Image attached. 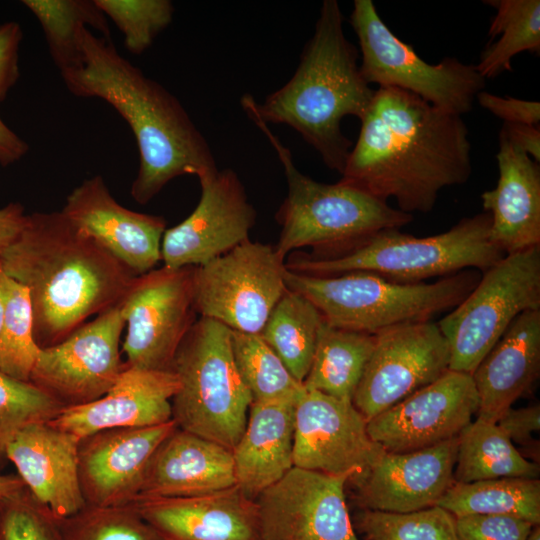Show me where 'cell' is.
<instances>
[{
	"label": "cell",
	"instance_id": "6da1fadb",
	"mask_svg": "<svg viewBox=\"0 0 540 540\" xmlns=\"http://www.w3.org/2000/svg\"><path fill=\"white\" fill-rule=\"evenodd\" d=\"M360 121L340 180L381 200L394 199L402 212H430L442 189L464 184L472 174L461 115L410 92L379 87Z\"/></svg>",
	"mask_w": 540,
	"mask_h": 540
},
{
	"label": "cell",
	"instance_id": "7a4b0ae2",
	"mask_svg": "<svg viewBox=\"0 0 540 540\" xmlns=\"http://www.w3.org/2000/svg\"><path fill=\"white\" fill-rule=\"evenodd\" d=\"M80 61L61 75L78 97L99 98L130 127L139 152L132 198L146 204L176 177L197 178L218 170L210 146L180 101L125 59L111 39L84 27Z\"/></svg>",
	"mask_w": 540,
	"mask_h": 540
},
{
	"label": "cell",
	"instance_id": "3957f363",
	"mask_svg": "<svg viewBox=\"0 0 540 540\" xmlns=\"http://www.w3.org/2000/svg\"><path fill=\"white\" fill-rule=\"evenodd\" d=\"M0 266L28 289L40 348L120 304L135 278L61 211L27 214L19 235L0 251Z\"/></svg>",
	"mask_w": 540,
	"mask_h": 540
},
{
	"label": "cell",
	"instance_id": "277c9868",
	"mask_svg": "<svg viewBox=\"0 0 540 540\" xmlns=\"http://www.w3.org/2000/svg\"><path fill=\"white\" fill-rule=\"evenodd\" d=\"M343 22L337 0H324L291 79L263 103L247 93L240 100L266 124L293 128L340 174L352 148L341 121L346 116L360 120L375 93L360 72L358 50L347 39Z\"/></svg>",
	"mask_w": 540,
	"mask_h": 540
},
{
	"label": "cell",
	"instance_id": "5b68a950",
	"mask_svg": "<svg viewBox=\"0 0 540 540\" xmlns=\"http://www.w3.org/2000/svg\"><path fill=\"white\" fill-rule=\"evenodd\" d=\"M490 226L491 216L484 211L427 237L386 229L335 251L300 255L285 266L314 276L366 271L403 283L424 282L466 269L484 272L505 256L491 241Z\"/></svg>",
	"mask_w": 540,
	"mask_h": 540
},
{
	"label": "cell",
	"instance_id": "8992f818",
	"mask_svg": "<svg viewBox=\"0 0 540 540\" xmlns=\"http://www.w3.org/2000/svg\"><path fill=\"white\" fill-rule=\"evenodd\" d=\"M482 272L466 269L432 283H403L366 271L314 276L286 268L285 284L306 297L334 328L376 335L399 325L431 321L473 290Z\"/></svg>",
	"mask_w": 540,
	"mask_h": 540
},
{
	"label": "cell",
	"instance_id": "52a82bcc",
	"mask_svg": "<svg viewBox=\"0 0 540 540\" xmlns=\"http://www.w3.org/2000/svg\"><path fill=\"white\" fill-rule=\"evenodd\" d=\"M241 106L265 134L284 169L288 192L276 213L281 232L275 246L284 261L297 248L308 246L327 253L381 230L400 229L413 220V215L354 185L341 180L326 184L304 175L268 124L252 109Z\"/></svg>",
	"mask_w": 540,
	"mask_h": 540
},
{
	"label": "cell",
	"instance_id": "ba28073f",
	"mask_svg": "<svg viewBox=\"0 0 540 540\" xmlns=\"http://www.w3.org/2000/svg\"><path fill=\"white\" fill-rule=\"evenodd\" d=\"M171 370L180 382L171 402L177 427L232 450L253 399L234 360L231 329L200 317L178 347Z\"/></svg>",
	"mask_w": 540,
	"mask_h": 540
},
{
	"label": "cell",
	"instance_id": "9c48e42d",
	"mask_svg": "<svg viewBox=\"0 0 540 540\" xmlns=\"http://www.w3.org/2000/svg\"><path fill=\"white\" fill-rule=\"evenodd\" d=\"M349 22L361 51L360 72L369 85L410 92L440 110L461 116L472 109L486 85L475 65L455 57L437 64L426 62L389 29L372 0H355Z\"/></svg>",
	"mask_w": 540,
	"mask_h": 540
},
{
	"label": "cell",
	"instance_id": "30bf717a",
	"mask_svg": "<svg viewBox=\"0 0 540 540\" xmlns=\"http://www.w3.org/2000/svg\"><path fill=\"white\" fill-rule=\"evenodd\" d=\"M540 309V246L505 255L482 272L473 290L439 322L449 370L472 375L514 319Z\"/></svg>",
	"mask_w": 540,
	"mask_h": 540
},
{
	"label": "cell",
	"instance_id": "8fae6325",
	"mask_svg": "<svg viewBox=\"0 0 540 540\" xmlns=\"http://www.w3.org/2000/svg\"><path fill=\"white\" fill-rule=\"evenodd\" d=\"M275 246L250 239L194 270V308L233 331L260 334L286 290Z\"/></svg>",
	"mask_w": 540,
	"mask_h": 540
},
{
	"label": "cell",
	"instance_id": "7c38bea8",
	"mask_svg": "<svg viewBox=\"0 0 540 540\" xmlns=\"http://www.w3.org/2000/svg\"><path fill=\"white\" fill-rule=\"evenodd\" d=\"M195 266L163 265L135 276L121 301L125 366L169 371L195 319ZM172 371V370H171Z\"/></svg>",
	"mask_w": 540,
	"mask_h": 540
},
{
	"label": "cell",
	"instance_id": "4fadbf2b",
	"mask_svg": "<svg viewBox=\"0 0 540 540\" xmlns=\"http://www.w3.org/2000/svg\"><path fill=\"white\" fill-rule=\"evenodd\" d=\"M360 473L327 474L292 467L255 499L261 540H361L345 488Z\"/></svg>",
	"mask_w": 540,
	"mask_h": 540
},
{
	"label": "cell",
	"instance_id": "5bb4252c",
	"mask_svg": "<svg viewBox=\"0 0 540 540\" xmlns=\"http://www.w3.org/2000/svg\"><path fill=\"white\" fill-rule=\"evenodd\" d=\"M125 325L120 303L85 322L63 341L40 348L30 382L64 407L102 397L126 367L119 348Z\"/></svg>",
	"mask_w": 540,
	"mask_h": 540
},
{
	"label": "cell",
	"instance_id": "9a60e30c",
	"mask_svg": "<svg viewBox=\"0 0 540 540\" xmlns=\"http://www.w3.org/2000/svg\"><path fill=\"white\" fill-rule=\"evenodd\" d=\"M448 341L437 323L416 322L375 335V345L353 396L369 420L449 370Z\"/></svg>",
	"mask_w": 540,
	"mask_h": 540
},
{
	"label": "cell",
	"instance_id": "2e32d148",
	"mask_svg": "<svg viewBox=\"0 0 540 540\" xmlns=\"http://www.w3.org/2000/svg\"><path fill=\"white\" fill-rule=\"evenodd\" d=\"M198 179L201 197L196 208L162 237L166 267L205 264L248 240L256 223V210L235 171L218 169Z\"/></svg>",
	"mask_w": 540,
	"mask_h": 540
},
{
	"label": "cell",
	"instance_id": "e0dca14e",
	"mask_svg": "<svg viewBox=\"0 0 540 540\" xmlns=\"http://www.w3.org/2000/svg\"><path fill=\"white\" fill-rule=\"evenodd\" d=\"M367 423L352 401L303 386L295 405L294 466L327 474L365 472L386 453Z\"/></svg>",
	"mask_w": 540,
	"mask_h": 540
},
{
	"label": "cell",
	"instance_id": "ac0fdd59",
	"mask_svg": "<svg viewBox=\"0 0 540 540\" xmlns=\"http://www.w3.org/2000/svg\"><path fill=\"white\" fill-rule=\"evenodd\" d=\"M478 408L472 376L448 370L369 419L367 431L386 452L418 450L457 437Z\"/></svg>",
	"mask_w": 540,
	"mask_h": 540
},
{
	"label": "cell",
	"instance_id": "d6986e66",
	"mask_svg": "<svg viewBox=\"0 0 540 540\" xmlns=\"http://www.w3.org/2000/svg\"><path fill=\"white\" fill-rule=\"evenodd\" d=\"M61 212L135 276L153 270L161 260L165 219L122 206L100 175L85 179L74 188Z\"/></svg>",
	"mask_w": 540,
	"mask_h": 540
},
{
	"label": "cell",
	"instance_id": "ffe728a7",
	"mask_svg": "<svg viewBox=\"0 0 540 540\" xmlns=\"http://www.w3.org/2000/svg\"><path fill=\"white\" fill-rule=\"evenodd\" d=\"M176 428L171 420L150 427L104 430L82 439L79 477L86 505L104 508L133 503L154 453Z\"/></svg>",
	"mask_w": 540,
	"mask_h": 540
},
{
	"label": "cell",
	"instance_id": "44dd1931",
	"mask_svg": "<svg viewBox=\"0 0 540 540\" xmlns=\"http://www.w3.org/2000/svg\"><path fill=\"white\" fill-rule=\"evenodd\" d=\"M458 436L413 451L386 452L352 477L360 509L408 513L436 506L454 482Z\"/></svg>",
	"mask_w": 540,
	"mask_h": 540
},
{
	"label": "cell",
	"instance_id": "7402d4cb",
	"mask_svg": "<svg viewBox=\"0 0 540 540\" xmlns=\"http://www.w3.org/2000/svg\"><path fill=\"white\" fill-rule=\"evenodd\" d=\"M81 440L50 422L22 428L7 447V460L33 500L55 520L86 507L79 477Z\"/></svg>",
	"mask_w": 540,
	"mask_h": 540
},
{
	"label": "cell",
	"instance_id": "603a6c76",
	"mask_svg": "<svg viewBox=\"0 0 540 540\" xmlns=\"http://www.w3.org/2000/svg\"><path fill=\"white\" fill-rule=\"evenodd\" d=\"M179 387L171 370L126 366L102 397L64 407L50 423L80 440L109 429L160 425L172 420L171 402Z\"/></svg>",
	"mask_w": 540,
	"mask_h": 540
},
{
	"label": "cell",
	"instance_id": "cb8c5ba5",
	"mask_svg": "<svg viewBox=\"0 0 540 540\" xmlns=\"http://www.w3.org/2000/svg\"><path fill=\"white\" fill-rule=\"evenodd\" d=\"M131 505L164 540H261L257 505L236 485L185 497H142Z\"/></svg>",
	"mask_w": 540,
	"mask_h": 540
},
{
	"label": "cell",
	"instance_id": "d4e9b609",
	"mask_svg": "<svg viewBox=\"0 0 540 540\" xmlns=\"http://www.w3.org/2000/svg\"><path fill=\"white\" fill-rule=\"evenodd\" d=\"M499 178L482 193L491 216L490 238L504 254L540 246V166L502 132L496 154Z\"/></svg>",
	"mask_w": 540,
	"mask_h": 540
},
{
	"label": "cell",
	"instance_id": "484cf974",
	"mask_svg": "<svg viewBox=\"0 0 540 540\" xmlns=\"http://www.w3.org/2000/svg\"><path fill=\"white\" fill-rule=\"evenodd\" d=\"M540 375V309L518 315L472 373L479 418L496 423Z\"/></svg>",
	"mask_w": 540,
	"mask_h": 540
},
{
	"label": "cell",
	"instance_id": "4316f807",
	"mask_svg": "<svg viewBox=\"0 0 540 540\" xmlns=\"http://www.w3.org/2000/svg\"><path fill=\"white\" fill-rule=\"evenodd\" d=\"M234 485L232 450L177 427L154 453L138 498L197 496Z\"/></svg>",
	"mask_w": 540,
	"mask_h": 540
},
{
	"label": "cell",
	"instance_id": "83f0119b",
	"mask_svg": "<svg viewBox=\"0 0 540 540\" xmlns=\"http://www.w3.org/2000/svg\"><path fill=\"white\" fill-rule=\"evenodd\" d=\"M298 395L253 401L250 405L246 427L232 455L236 486L251 499L255 500L294 467Z\"/></svg>",
	"mask_w": 540,
	"mask_h": 540
},
{
	"label": "cell",
	"instance_id": "f1b7e54d",
	"mask_svg": "<svg viewBox=\"0 0 540 540\" xmlns=\"http://www.w3.org/2000/svg\"><path fill=\"white\" fill-rule=\"evenodd\" d=\"M375 345V335L334 328L324 321L303 386L352 401Z\"/></svg>",
	"mask_w": 540,
	"mask_h": 540
},
{
	"label": "cell",
	"instance_id": "f546056e",
	"mask_svg": "<svg viewBox=\"0 0 540 540\" xmlns=\"http://www.w3.org/2000/svg\"><path fill=\"white\" fill-rule=\"evenodd\" d=\"M539 463L525 458L497 423L479 417L458 435L454 481L470 483L504 477L538 478Z\"/></svg>",
	"mask_w": 540,
	"mask_h": 540
},
{
	"label": "cell",
	"instance_id": "4dcf8cb0",
	"mask_svg": "<svg viewBox=\"0 0 540 540\" xmlns=\"http://www.w3.org/2000/svg\"><path fill=\"white\" fill-rule=\"evenodd\" d=\"M437 506L454 517L507 515L540 524V480L504 477L470 483L453 482Z\"/></svg>",
	"mask_w": 540,
	"mask_h": 540
},
{
	"label": "cell",
	"instance_id": "1f68e13d",
	"mask_svg": "<svg viewBox=\"0 0 540 540\" xmlns=\"http://www.w3.org/2000/svg\"><path fill=\"white\" fill-rule=\"evenodd\" d=\"M323 318L303 295L288 288L271 311L261 337L303 383L315 353Z\"/></svg>",
	"mask_w": 540,
	"mask_h": 540
},
{
	"label": "cell",
	"instance_id": "d6a6232c",
	"mask_svg": "<svg viewBox=\"0 0 540 540\" xmlns=\"http://www.w3.org/2000/svg\"><path fill=\"white\" fill-rule=\"evenodd\" d=\"M496 10L488 30L490 42L480 55L476 70L485 79L512 71L519 53L540 52L539 0H487Z\"/></svg>",
	"mask_w": 540,
	"mask_h": 540
},
{
	"label": "cell",
	"instance_id": "836d02e7",
	"mask_svg": "<svg viewBox=\"0 0 540 540\" xmlns=\"http://www.w3.org/2000/svg\"><path fill=\"white\" fill-rule=\"evenodd\" d=\"M38 20L52 61L60 74L80 61L79 35L82 28L94 29L110 39L108 19L95 0H23Z\"/></svg>",
	"mask_w": 540,
	"mask_h": 540
},
{
	"label": "cell",
	"instance_id": "e575fe53",
	"mask_svg": "<svg viewBox=\"0 0 540 540\" xmlns=\"http://www.w3.org/2000/svg\"><path fill=\"white\" fill-rule=\"evenodd\" d=\"M4 313L0 328V369L30 382L40 347L33 332V312L28 289L7 276L0 266Z\"/></svg>",
	"mask_w": 540,
	"mask_h": 540
},
{
	"label": "cell",
	"instance_id": "d590c367",
	"mask_svg": "<svg viewBox=\"0 0 540 540\" xmlns=\"http://www.w3.org/2000/svg\"><path fill=\"white\" fill-rule=\"evenodd\" d=\"M231 343L237 369L253 401L295 396L302 391L303 384L260 334L231 330Z\"/></svg>",
	"mask_w": 540,
	"mask_h": 540
},
{
	"label": "cell",
	"instance_id": "8d00e7d4",
	"mask_svg": "<svg viewBox=\"0 0 540 540\" xmlns=\"http://www.w3.org/2000/svg\"><path fill=\"white\" fill-rule=\"evenodd\" d=\"M351 519L361 540H458L455 517L437 505L408 513L360 509Z\"/></svg>",
	"mask_w": 540,
	"mask_h": 540
},
{
	"label": "cell",
	"instance_id": "74e56055",
	"mask_svg": "<svg viewBox=\"0 0 540 540\" xmlns=\"http://www.w3.org/2000/svg\"><path fill=\"white\" fill-rule=\"evenodd\" d=\"M64 406L31 382L21 381L0 369V473L7 460V447L24 427L50 422Z\"/></svg>",
	"mask_w": 540,
	"mask_h": 540
},
{
	"label": "cell",
	"instance_id": "f35d334b",
	"mask_svg": "<svg viewBox=\"0 0 540 540\" xmlns=\"http://www.w3.org/2000/svg\"><path fill=\"white\" fill-rule=\"evenodd\" d=\"M57 524L61 540H164L131 504L104 508L86 505Z\"/></svg>",
	"mask_w": 540,
	"mask_h": 540
},
{
	"label": "cell",
	"instance_id": "ab89813d",
	"mask_svg": "<svg viewBox=\"0 0 540 540\" xmlns=\"http://www.w3.org/2000/svg\"><path fill=\"white\" fill-rule=\"evenodd\" d=\"M124 38L126 49L135 55L146 51L172 22L174 5L169 0H95Z\"/></svg>",
	"mask_w": 540,
	"mask_h": 540
},
{
	"label": "cell",
	"instance_id": "60d3db41",
	"mask_svg": "<svg viewBox=\"0 0 540 540\" xmlns=\"http://www.w3.org/2000/svg\"><path fill=\"white\" fill-rule=\"evenodd\" d=\"M0 540H61L57 521L26 490L0 501Z\"/></svg>",
	"mask_w": 540,
	"mask_h": 540
},
{
	"label": "cell",
	"instance_id": "b9f144b4",
	"mask_svg": "<svg viewBox=\"0 0 540 540\" xmlns=\"http://www.w3.org/2000/svg\"><path fill=\"white\" fill-rule=\"evenodd\" d=\"M534 524L507 515H463L455 517L458 540H526Z\"/></svg>",
	"mask_w": 540,
	"mask_h": 540
},
{
	"label": "cell",
	"instance_id": "7bdbcfd3",
	"mask_svg": "<svg viewBox=\"0 0 540 540\" xmlns=\"http://www.w3.org/2000/svg\"><path fill=\"white\" fill-rule=\"evenodd\" d=\"M476 100L483 108L503 120V123L539 125L540 103L538 101L509 96L501 97L484 90L478 93Z\"/></svg>",
	"mask_w": 540,
	"mask_h": 540
},
{
	"label": "cell",
	"instance_id": "ee69618b",
	"mask_svg": "<svg viewBox=\"0 0 540 540\" xmlns=\"http://www.w3.org/2000/svg\"><path fill=\"white\" fill-rule=\"evenodd\" d=\"M23 31L16 21L0 24V102L19 79V48Z\"/></svg>",
	"mask_w": 540,
	"mask_h": 540
},
{
	"label": "cell",
	"instance_id": "f6af8a7d",
	"mask_svg": "<svg viewBox=\"0 0 540 540\" xmlns=\"http://www.w3.org/2000/svg\"><path fill=\"white\" fill-rule=\"evenodd\" d=\"M496 423L512 443L529 447L536 454V448H533L532 444L536 445L533 433L540 429L539 404L517 409L510 407Z\"/></svg>",
	"mask_w": 540,
	"mask_h": 540
},
{
	"label": "cell",
	"instance_id": "bcb514c9",
	"mask_svg": "<svg viewBox=\"0 0 540 540\" xmlns=\"http://www.w3.org/2000/svg\"><path fill=\"white\" fill-rule=\"evenodd\" d=\"M518 149L540 163L539 125L503 123L500 130Z\"/></svg>",
	"mask_w": 540,
	"mask_h": 540
},
{
	"label": "cell",
	"instance_id": "7dc6e473",
	"mask_svg": "<svg viewBox=\"0 0 540 540\" xmlns=\"http://www.w3.org/2000/svg\"><path fill=\"white\" fill-rule=\"evenodd\" d=\"M27 214L20 203L0 208V251L10 245L26 224Z\"/></svg>",
	"mask_w": 540,
	"mask_h": 540
},
{
	"label": "cell",
	"instance_id": "c3c4849f",
	"mask_svg": "<svg viewBox=\"0 0 540 540\" xmlns=\"http://www.w3.org/2000/svg\"><path fill=\"white\" fill-rule=\"evenodd\" d=\"M28 150L29 145L0 117V165L8 166L19 161Z\"/></svg>",
	"mask_w": 540,
	"mask_h": 540
},
{
	"label": "cell",
	"instance_id": "681fc988",
	"mask_svg": "<svg viewBox=\"0 0 540 540\" xmlns=\"http://www.w3.org/2000/svg\"><path fill=\"white\" fill-rule=\"evenodd\" d=\"M25 490L26 487L18 476L0 473V501L16 497Z\"/></svg>",
	"mask_w": 540,
	"mask_h": 540
},
{
	"label": "cell",
	"instance_id": "f907efd6",
	"mask_svg": "<svg viewBox=\"0 0 540 540\" xmlns=\"http://www.w3.org/2000/svg\"><path fill=\"white\" fill-rule=\"evenodd\" d=\"M526 540H540V524L533 526Z\"/></svg>",
	"mask_w": 540,
	"mask_h": 540
},
{
	"label": "cell",
	"instance_id": "816d5d0a",
	"mask_svg": "<svg viewBox=\"0 0 540 540\" xmlns=\"http://www.w3.org/2000/svg\"><path fill=\"white\" fill-rule=\"evenodd\" d=\"M3 313H4V301H3V296H2L1 289H0V328H1V324H2Z\"/></svg>",
	"mask_w": 540,
	"mask_h": 540
}]
</instances>
